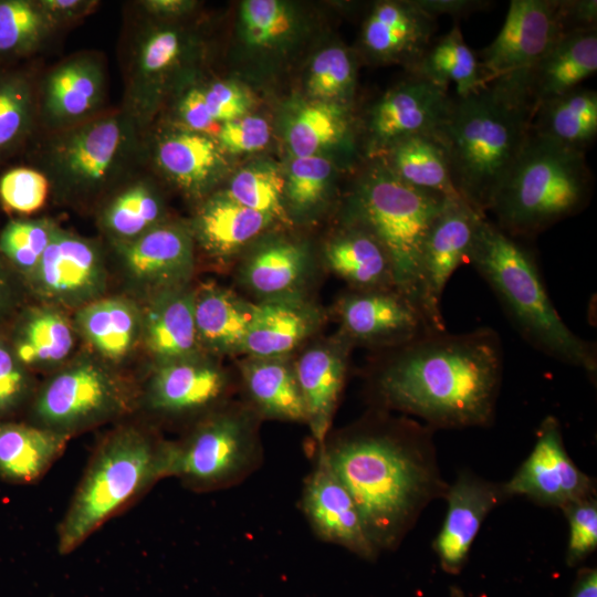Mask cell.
<instances>
[{
    "mask_svg": "<svg viewBox=\"0 0 597 597\" xmlns=\"http://www.w3.org/2000/svg\"><path fill=\"white\" fill-rule=\"evenodd\" d=\"M77 324L90 343L109 359H119L132 349L139 326L135 307L119 298L84 306L77 313Z\"/></svg>",
    "mask_w": 597,
    "mask_h": 597,
    "instance_id": "cell-39",
    "label": "cell"
},
{
    "mask_svg": "<svg viewBox=\"0 0 597 597\" xmlns=\"http://www.w3.org/2000/svg\"><path fill=\"white\" fill-rule=\"evenodd\" d=\"M253 304L228 290L207 285L195 293L193 314L198 342L216 352L241 350Z\"/></svg>",
    "mask_w": 597,
    "mask_h": 597,
    "instance_id": "cell-32",
    "label": "cell"
},
{
    "mask_svg": "<svg viewBox=\"0 0 597 597\" xmlns=\"http://www.w3.org/2000/svg\"><path fill=\"white\" fill-rule=\"evenodd\" d=\"M72 329L59 313L42 310L25 322L15 345L22 365H50L65 358L73 347Z\"/></svg>",
    "mask_w": 597,
    "mask_h": 597,
    "instance_id": "cell-42",
    "label": "cell"
},
{
    "mask_svg": "<svg viewBox=\"0 0 597 597\" xmlns=\"http://www.w3.org/2000/svg\"><path fill=\"white\" fill-rule=\"evenodd\" d=\"M51 187L45 175L34 167H15L0 178V200L3 207L20 214L41 209Z\"/></svg>",
    "mask_w": 597,
    "mask_h": 597,
    "instance_id": "cell-47",
    "label": "cell"
},
{
    "mask_svg": "<svg viewBox=\"0 0 597 597\" xmlns=\"http://www.w3.org/2000/svg\"><path fill=\"white\" fill-rule=\"evenodd\" d=\"M228 390V377L216 365L192 357L160 363L153 375L147 400L165 415H185L211 408Z\"/></svg>",
    "mask_w": 597,
    "mask_h": 597,
    "instance_id": "cell-23",
    "label": "cell"
},
{
    "mask_svg": "<svg viewBox=\"0 0 597 597\" xmlns=\"http://www.w3.org/2000/svg\"><path fill=\"white\" fill-rule=\"evenodd\" d=\"M314 465L306 475L300 509L320 540L346 548L356 556L374 561L379 553L369 541L358 509L348 490L316 448Z\"/></svg>",
    "mask_w": 597,
    "mask_h": 597,
    "instance_id": "cell-16",
    "label": "cell"
},
{
    "mask_svg": "<svg viewBox=\"0 0 597 597\" xmlns=\"http://www.w3.org/2000/svg\"><path fill=\"white\" fill-rule=\"evenodd\" d=\"M410 72L446 90L454 84V95L459 97L485 85L478 55L465 44L458 23L444 35L432 40Z\"/></svg>",
    "mask_w": 597,
    "mask_h": 597,
    "instance_id": "cell-36",
    "label": "cell"
},
{
    "mask_svg": "<svg viewBox=\"0 0 597 597\" xmlns=\"http://www.w3.org/2000/svg\"><path fill=\"white\" fill-rule=\"evenodd\" d=\"M285 181L271 166H253L241 170L231 180L228 197L269 216L272 220L286 221L282 203Z\"/></svg>",
    "mask_w": 597,
    "mask_h": 597,
    "instance_id": "cell-44",
    "label": "cell"
},
{
    "mask_svg": "<svg viewBox=\"0 0 597 597\" xmlns=\"http://www.w3.org/2000/svg\"><path fill=\"white\" fill-rule=\"evenodd\" d=\"M271 220L269 216L242 206L228 196H220L201 208L196 220V232L209 253L223 256L255 238Z\"/></svg>",
    "mask_w": 597,
    "mask_h": 597,
    "instance_id": "cell-35",
    "label": "cell"
},
{
    "mask_svg": "<svg viewBox=\"0 0 597 597\" xmlns=\"http://www.w3.org/2000/svg\"><path fill=\"white\" fill-rule=\"evenodd\" d=\"M460 197L446 198L423 241L419 264L421 312L434 332L446 331L441 300L454 271L469 261L481 218Z\"/></svg>",
    "mask_w": 597,
    "mask_h": 597,
    "instance_id": "cell-14",
    "label": "cell"
},
{
    "mask_svg": "<svg viewBox=\"0 0 597 597\" xmlns=\"http://www.w3.org/2000/svg\"><path fill=\"white\" fill-rule=\"evenodd\" d=\"M569 597H597L596 567H582L578 570Z\"/></svg>",
    "mask_w": 597,
    "mask_h": 597,
    "instance_id": "cell-59",
    "label": "cell"
},
{
    "mask_svg": "<svg viewBox=\"0 0 597 597\" xmlns=\"http://www.w3.org/2000/svg\"><path fill=\"white\" fill-rule=\"evenodd\" d=\"M41 137L33 167L51 191L70 198L118 188L137 174L145 155L144 132L122 107Z\"/></svg>",
    "mask_w": 597,
    "mask_h": 597,
    "instance_id": "cell-6",
    "label": "cell"
},
{
    "mask_svg": "<svg viewBox=\"0 0 597 597\" xmlns=\"http://www.w3.org/2000/svg\"><path fill=\"white\" fill-rule=\"evenodd\" d=\"M136 7L150 18L167 20L187 13L195 7V2L186 0H145L138 1Z\"/></svg>",
    "mask_w": 597,
    "mask_h": 597,
    "instance_id": "cell-58",
    "label": "cell"
},
{
    "mask_svg": "<svg viewBox=\"0 0 597 597\" xmlns=\"http://www.w3.org/2000/svg\"><path fill=\"white\" fill-rule=\"evenodd\" d=\"M217 137L220 146L229 153L256 151L269 143L270 127L262 117L242 116L221 124Z\"/></svg>",
    "mask_w": 597,
    "mask_h": 597,
    "instance_id": "cell-51",
    "label": "cell"
},
{
    "mask_svg": "<svg viewBox=\"0 0 597 597\" xmlns=\"http://www.w3.org/2000/svg\"><path fill=\"white\" fill-rule=\"evenodd\" d=\"M33 276L40 293L48 298L83 302L102 290L100 250L94 242L57 227Z\"/></svg>",
    "mask_w": 597,
    "mask_h": 597,
    "instance_id": "cell-20",
    "label": "cell"
},
{
    "mask_svg": "<svg viewBox=\"0 0 597 597\" xmlns=\"http://www.w3.org/2000/svg\"><path fill=\"white\" fill-rule=\"evenodd\" d=\"M532 116L523 98L492 83L464 97L451 95L434 134L444 148L457 193L479 214L488 216L522 153Z\"/></svg>",
    "mask_w": 597,
    "mask_h": 597,
    "instance_id": "cell-3",
    "label": "cell"
},
{
    "mask_svg": "<svg viewBox=\"0 0 597 597\" xmlns=\"http://www.w3.org/2000/svg\"><path fill=\"white\" fill-rule=\"evenodd\" d=\"M503 489L509 499L521 495L538 505L561 510L596 495L595 480L569 457L554 416L543 419L533 449L512 478L503 482Z\"/></svg>",
    "mask_w": 597,
    "mask_h": 597,
    "instance_id": "cell-13",
    "label": "cell"
},
{
    "mask_svg": "<svg viewBox=\"0 0 597 597\" xmlns=\"http://www.w3.org/2000/svg\"><path fill=\"white\" fill-rule=\"evenodd\" d=\"M28 377L15 354L0 343V412L14 407L24 396Z\"/></svg>",
    "mask_w": 597,
    "mask_h": 597,
    "instance_id": "cell-54",
    "label": "cell"
},
{
    "mask_svg": "<svg viewBox=\"0 0 597 597\" xmlns=\"http://www.w3.org/2000/svg\"><path fill=\"white\" fill-rule=\"evenodd\" d=\"M3 289H4L3 279H2L1 273H0V300H1L2 294H3Z\"/></svg>",
    "mask_w": 597,
    "mask_h": 597,
    "instance_id": "cell-60",
    "label": "cell"
},
{
    "mask_svg": "<svg viewBox=\"0 0 597 597\" xmlns=\"http://www.w3.org/2000/svg\"><path fill=\"white\" fill-rule=\"evenodd\" d=\"M562 33L558 0H512L499 34L476 54L484 84H495L528 104L527 73Z\"/></svg>",
    "mask_w": 597,
    "mask_h": 597,
    "instance_id": "cell-10",
    "label": "cell"
},
{
    "mask_svg": "<svg viewBox=\"0 0 597 597\" xmlns=\"http://www.w3.org/2000/svg\"><path fill=\"white\" fill-rule=\"evenodd\" d=\"M354 62L346 50L332 46L313 60L307 87L318 98H336L348 95L354 83Z\"/></svg>",
    "mask_w": 597,
    "mask_h": 597,
    "instance_id": "cell-46",
    "label": "cell"
},
{
    "mask_svg": "<svg viewBox=\"0 0 597 597\" xmlns=\"http://www.w3.org/2000/svg\"><path fill=\"white\" fill-rule=\"evenodd\" d=\"M177 112L185 129L218 136L221 124L213 121L205 97L203 87L192 86L184 92L179 98Z\"/></svg>",
    "mask_w": 597,
    "mask_h": 597,
    "instance_id": "cell-53",
    "label": "cell"
},
{
    "mask_svg": "<svg viewBox=\"0 0 597 597\" xmlns=\"http://www.w3.org/2000/svg\"><path fill=\"white\" fill-rule=\"evenodd\" d=\"M531 134L586 153L597 137V93L578 86L542 103L533 113Z\"/></svg>",
    "mask_w": 597,
    "mask_h": 597,
    "instance_id": "cell-27",
    "label": "cell"
},
{
    "mask_svg": "<svg viewBox=\"0 0 597 597\" xmlns=\"http://www.w3.org/2000/svg\"><path fill=\"white\" fill-rule=\"evenodd\" d=\"M161 205L151 185L133 176L119 186L101 214L115 242L133 240L159 224Z\"/></svg>",
    "mask_w": 597,
    "mask_h": 597,
    "instance_id": "cell-38",
    "label": "cell"
},
{
    "mask_svg": "<svg viewBox=\"0 0 597 597\" xmlns=\"http://www.w3.org/2000/svg\"><path fill=\"white\" fill-rule=\"evenodd\" d=\"M107 76L97 52L74 53L38 81V130H60L105 112Z\"/></svg>",
    "mask_w": 597,
    "mask_h": 597,
    "instance_id": "cell-12",
    "label": "cell"
},
{
    "mask_svg": "<svg viewBox=\"0 0 597 597\" xmlns=\"http://www.w3.org/2000/svg\"><path fill=\"white\" fill-rule=\"evenodd\" d=\"M594 177L585 153L534 136L499 189L488 213L501 230L531 240L589 203Z\"/></svg>",
    "mask_w": 597,
    "mask_h": 597,
    "instance_id": "cell-5",
    "label": "cell"
},
{
    "mask_svg": "<svg viewBox=\"0 0 597 597\" xmlns=\"http://www.w3.org/2000/svg\"><path fill=\"white\" fill-rule=\"evenodd\" d=\"M67 438L49 428L0 425V475L19 483L34 481L62 453Z\"/></svg>",
    "mask_w": 597,
    "mask_h": 597,
    "instance_id": "cell-34",
    "label": "cell"
},
{
    "mask_svg": "<svg viewBox=\"0 0 597 597\" xmlns=\"http://www.w3.org/2000/svg\"><path fill=\"white\" fill-rule=\"evenodd\" d=\"M347 130L343 107L334 103L307 105L292 122L287 138L296 157L313 156L321 148L337 143Z\"/></svg>",
    "mask_w": 597,
    "mask_h": 597,
    "instance_id": "cell-43",
    "label": "cell"
},
{
    "mask_svg": "<svg viewBox=\"0 0 597 597\" xmlns=\"http://www.w3.org/2000/svg\"><path fill=\"white\" fill-rule=\"evenodd\" d=\"M151 156L160 172L187 191H199L220 164L216 140L185 128L165 133L151 145Z\"/></svg>",
    "mask_w": 597,
    "mask_h": 597,
    "instance_id": "cell-28",
    "label": "cell"
},
{
    "mask_svg": "<svg viewBox=\"0 0 597 597\" xmlns=\"http://www.w3.org/2000/svg\"><path fill=\"white\" fill-rule=\"evenodd\" d=\"M36 87L31 73L0 67V160L12 156L38 130Z\"/></svg>",
    "mask_w": 597,
    "mask_h": 597,
    "instance_id": "cell-37",
    "label": "cell"
},
{
    "mask_svg": "<svg viewBox=\"0 0 597 597\" xmlns=\"http://www.w3.org/2000/svg\"><path fill=\"white\" fill-rule=\"evenodd\" d=\"M568 522L569 535L565 561L567 566L580 565L597 548V499L591 495L562 509Z\"/></svg>",
    "mask_w": 597,
    "mask_h": 597,
    "instance_id": "cell-49",
    "label": "cell"
},
{
    "mask_svg": "<svg viewBox=\"0 0 597 597\" xmlns=\"http://www.w3.org/2000/svg\"><path fill=\"white\" fill-rule=\"evenodd\" d=\"M433 433L405 416L377 417L316 447L352 495L379 554L396 549L427 505L444 498L449 484Z\"/></svg>",
    "mask_w": 597,
    "mask_h": 597,
    "instance_id": "cell-1",
    "label": "cell"
},
{
    "mask_svg": "<svg viewBox=\"0 0 597 597\" xmlns=\"http://www.w3.org/2000/svg\"><path fill=\"white\" fill-rule=\"evenodd\" d=\"M56 32L39 0H0V63L33 54Z\"/></svg>",
    "mask_w": 597,
    "mask_h": 597,
    "instance_id": "cell-40",
    "label": "cell"
},
{
    "mask_svg": "<svg viewBox=\"0 0 597 597\" xmlns=\"http://www.w3.org/2000/svg\"><path fill=\"white\" fill-rule=\"evenodd\" d=\"M446 198L402 182L378 161L358 180L350 199L353 223L379 241L390 260L396 289L420 312L422 245Z\"/></svg>",
    "mask_w": 597,
    "mask_h": 597,
    "instance_id": "cell-8",
    "label": "cell"
},
{
    "mask_svg": "<svg viewBox=\"0 0 597 597\" xmlns=\"http://www.w3.org/2000/svg\"><path fill=\"white\" fill-rule=\"evenodd\" d=\"M316 324L315 313L292 298L253 304L252 321L242 345L252 358H277L294 349Z\"/></svg>",
    "mask_w": 597,
    "mask_h": 597,
    "instance_id": "cell-26",
    "label": "cell"
},
{
    "mask_svg": "<svg viewBox=\"0 0 597 597\" xmlns=\"http://www.w3.org/2000/svg\"><path fill=\"white\" fill-rule=\"evenodd\" d=\"M410 74L407 81L385 93L369 112L368 135L384 150L409 136L434 133L448 112L449 90Z\"/></svg>",
    "mask_w": 597,
    "mask_h": 597,
    "instance_id": "cell-19",
    "label": "cell"
},
{
    "mask_svg": "<svg viewBox=\"0 0 597 597\" xmlns=\"http://www.w3.org/2000/svg\"><path fill=\"white\" fill-rule=\"evenodd\" d=\"M195 293L168 287L151 303L145 336L149 350L164 362L192 357L198 337Z\"/></svg>",
    "mask_w": 597,
    "mask_h": 597,
    "instance_id": "cell-31",
    "label": "cell"
},
{
    "mask_svg": "<svg viewBox=\"0 0 597 597\" xmlns=\"http://www.w3.org/2000/svg\"><path fill=\"white\" fill-rule=\"evenodd\" d=\"M338 315L350 343L394 348L434 332L397 289L354 291L341 300Z\"/></svg>",
    "mask_w": 597,
    "mask_h": 597,
    "instance_id": "cell-17",
    "label": "cell"
},
{
    "mask_svg": "<svg viewBox=\"0 0 597 597\" xmlns=\"http://www.w3.org/2000/svg\"><path fill=\"white\" fill-rule=\"evenodd\" d=\"M259 418L249 406L213 411L182 441L167 443L166 476L198 491L241 483L263 461Z\"/></svg>",
    "mask_w": 597,
    "mask_h": 597,
    "instance_id": "cell-9",
    "label": "cell"
},
{
    "mask_svg": "<svg viewBox=\"0 0 597 597\" xmlns=\"http://www.w3.org/2000/svg\"><path fill=\"white\" fill-rule=\"evenodd\" d=\"M334 239L326 250L331 270L355 291L396 289L387 252L379 241L356 223Z\"/></svg>",
    "mask_w": 597,
    "mask_h": 597,
    "instance_id": "cell-30",
    "label": "cell"
},
{
    "mask_svg": "<svg viewBox=\"0 0 597 597\" xmlns=\"http://www.w3.org/2000/svg\"><path fill=\"white\" fill-rule=\"evenodd\" d=\"M415 2L437 19L439 15H450L455 20L484 11L494 3L489 0H415Z\"/></svg>",
    "mask_w": 597,
    "mask_h": 597,
    "instance_id": "cell-57",
    "label": "cell"
},
{
    "mask_svg": "<svg viewBox=\"0 0 597 597\" xmlns=\"http://www.w3.org/2000/svg\"><path fill=\"white\" fill-rule=\"evenodd\" d=\"M144 15L146 20L133 21L125 40L121 106L143 132L157 109L168 74L186 52V38L179 29L157 24L155 19Z\"/></svg>",
    "mask_w": 597,
    "mask_h": 597,
    "instance_id": "cell-11",
    "label": "cell"
},
{
    "mask_svg": "<svg viewBox=\"0 0 597 597\" xmlns=\"http://www.w3.org/2000/svg\"><path fill=\"white\" fill-rule=\"evenodd\" d=\"M332 172L331 163L320 156L296 157L290 168L285 190L292 205L305 210L322 198Z\"/></svg>",
    "mask_w": 597,
    "mask_h": 597,
    "instance_id": "cell-50",
    "label": "cell"
},
{
    "mask_svg": "<svg viewBox=\"0 0 597 597\" xmlns=\"http://www.w3.org/2000/svg\"><path fill=\"white\" fill-rule=\"evenodd\" d=\"M124 406L119 383L102 367L82 363L59 373L43 387L35 412L46 428L69 436Z\"/></svg>",
    "mask_w": 597,
    "mask_h": 597,
    "instance_id": "cell-15",
    "label": "cell"
},
{
    "mask_svg": "<svg viewBox=\"0 0 597 597\" xmlns=\"http://www.w3.org/2000/svg\"><path fill=\"white\" fill-rule=\"evenodd\" d=\"M39 3L57 31L88 17L101 4L96 0H39Z\"/></svg>",
    "mask_w": 597,
    "mask_h": 597,
    "instance_id": "cell-55",
    "label": "cell"
},
{
    "mask_svg": "<svg viewBox=\"0 0 597 597\" xmlns=\"http://www.w3.org/2000/svg\"><path fill=\"white\" fill-rule=\"evenodd\" d=\"M443 499L447 501V513L432 548L441 568L455 575L465 565L485 517L509 498L503 483L462 470L454 482L449 484Z\"/></svg>",
    "mask_w": 597,
    "mask_h": 597,
    "instance_id": "cell-18",
    "label": "cell"
},
{
    "mask_svg": "<svg viewBox=\"0 0 597 597\" xmlns=\"http://www.w3.org/2000/svg\"><path fill=\"white\" fill-rule=\"evenodd\" d=\"M241 19L247 41L268 45L284 36L292 19L283 3L275 0H247L241 4Z\"/></svg>",
    "mask_w": 597,
    "mask_h": 597,
    "instance_id": "cell-48",
    "label": "cell"
},
{
    "mask_svg": "<svg viewBox=\"0 0 597 597\" xmlns=\"http://www.w3.org/2000/svg\"><path fill=\"white\" fill-rule=\"evenodd\" d=\"M279 358V357H277ZM277 358H252L241 365L245 392L259 417L306 422L294 368Z\"/></svg>",
    "mask_w": 597,
    "mask_h": 597,
    "instance_id": "cell-29",
    "label": "cell"
},
{
    "mask_svg": "<svg viewBox=\"0 0 597 597\" xmlns=\"http://www.w3.org/2000/svg\"><path fill=\"white\" fill-rule=\"evenodd\" d=\"M305 252L292 242L279 241L256 251L242 271L244 282L262 295L291 291L305 271Z\"/></svg>",
    "mask_w": 597,
    "mask_h": 597,
    "instance_id": "cell-41",
    "label": "cell"
},
{
    "mask_svg": "<svg viewBox=\"0 0 597 597\" xmlns=\"http://www.w3.org/2000/svg\"><path fill=\"white\" fill-rule=\"evenodd\" d=\"M56 229L48 219L12 220L0 233V252L20 270L33 274Z\"/></svg>",
    "mask_w": 597,
    "mask_h": 597,
    "instance_id": "cell-45",
    "label": "cell"
},
{
    "mask_svg": "<svg viewBox=\"0 0 597 597\" xmlns=\"http://www.w3.org/2000/svg\"><path fill=\"white\" fill-rule=\"evenodd\" d=\"M390 349L371 376L384 409L415 416L433 430L493 423L503 376L496 331L430 332Z\"/></svg>",
    "mask_w": 597,
    "mask_h": 597,
    "instance_id": "cell-2",
    "label": "cell"
},
{
    "mask_svg": "<svg viewBox=\"0 0 597 597\" xmlns=\"http://www.w3.org/2000/svg\"><path fill=\"white\" fill-rule=\"evenodd\" d=\"M166 444L124 428L100 446L60 525V553L75 549L126 503L166 478Z\"/></svg>",
    "mask_w": 597,
    "mask_h": 597,
    "instance_id": "cell-7",
    "label": "cell"
},
{
    "mask_svg": "<svg viewBox=\"0 0 597 597\" xmlns=\"http://www.w3.org/2000/svg\"><path fill=\"white\" fill-rule=\"evenodd\" d=\"M563 32L597 28L596 0H558Z\"/></svg>",
    "mask_w": 597,
    "mask_h": 597,
    "instance_id": "cell-56",
    "label": "cell"
},
{
    "mask_svg": "<svg viewBox=\"0 0 597 597\" xmlns=\"http://www.w3.org/2000/svg\"><path fill=\"white\" fill-rule=\"evenodd\" d=\"M208 109L218 124L245 116L249 102L245 94L229 82H214L203 87Z\"/></svg>",
    "mask_w": 597,
    "mask_h": 597,
    "instance_id": "cell-52",
    "label": "cell"
},
{
    "mask_svg": "<svg viewBox=\"0 0 597 597\" xmlns=\"http://www.w3.org/2000/svg\"><path fill=\"white\" fill-rule=\"evenodd\" d=\"M468 262L489 284L527 344L551 358L596 376L595 345L576 335L561 318L544 285L535 254L522 240L483 217L476 226Z\"/></svg>",
    "mask_w": 597,
    "mask_h": 597,
    "instance_id": "cell-4",
    "label": "cell"
},
{
    "mask_svg": "<svg viewBox=\"0 0 597 597\" xmlns=\"http://www.w3.org/2000/svg\"><path fill=\"white\" fill-rule=\"evenodd\" d=\"M115 243L129 274L144 283L168 289L191 270V239L178 226L159 223L133 240Z\"/></svg>",
    "mask_w": 597,
    "mask_h": 597,
    "instance_id": "cell-25",
    "label": "cell"
},
{
    "mask_svg": "<svg viewBox=\"0 0 597 597\" xmlns=\"http://www.w3.org/2000/svg\"><path fill=\"white\" fill-rule=\"evenodd\" d=\"M350 344L344 336L338 345L311 348L294 367L305 408V423L316 447H322L328 437L345 383Z\"/></svg>",
    "mask_w": 597,
    "mask_h": 597,
    "instance_id": "cell-24",
    "label": "cell"
},
{
    "mask_svg": "<svg viewBox=\"0 0 597 597\" xmlns=\"http://www.w3.org/2000/svg\"><path fill=\"white\" fill-rule=\"evenodd\" d=\"M381 161L402 182L444 197H459L444 148L434 133L412 135L385 149Z\"/></svg>",
    "mask_w": 597,
    "mask_h": 597,
    "instance_id": "cell-33",
    "label": "cell"
},
{
    "mask_svg": "<svg viewBox=\"0 0 597 597\" xmlns=\"http://www.w3.org/2000/svg\"><path fill=\"white\" fill-rule=\"evenodd\" d=\"M596 70L597 28L562 33L527 73L532 114L542 103L580 86Z\"/></svg>",
    "mask_w": 597,
    "mask_h": 597,
    "instance_id": "cell-22",
    "label": "cell"
},
{
    "mask_svg": "<svg viewBox=\"0 0 597 597\" xmlns=\"http://www.w3.org/2000/svg\"><path fill=\"white\" fill-rule=\"evenodd\" d=\"M437 18L415 1H383L364 22L362 44L379 61H400L411 70L434 39Z\"/></svg>",
    "mask_w": 597,
    "mask_h": 597,
    "instance_id": "cell-21",
    "label": "cell"
}]
</instances>
